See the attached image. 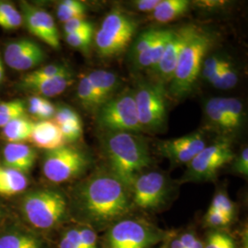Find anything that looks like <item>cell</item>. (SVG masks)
<instances>
[{"instance_id": "1", "label": "cell", "mask_w": 248, "mask_h": 248, "mask_svg": "<svg viewBox=\"0 0 248 248\" xmlns=\"http://www.w3.org/2000/svg\"><path fill=\"white\" fill-rule=\"evenodd\" d=\"M131 188L106 167L96 169L72 192L69 213L81 225L98 232L133 212Z\"/></svg>"}, {"instance_id": "2", "label": "cell", "mask_w": 248, "mask_h": 248, "mask_svg": "<svg viewBox=\"0 0 248 248\" xmlns=\"http://www.w3.org/2000/svg\"><path fill=\"white\" fill-rule=\"evenodd\" d=\"M102 152L105 167L131 188L133 181L152 164L145 140L133 133H104Z\"/></svg>"}, {"instance_id": "3", "label": "cell", "mask_w": 248, "mask_h": 248, "mask_svg": "<svg viewBox=\"0 0 248 248\" xmlns=\"http://www.w3.org/2000/svg\"><path fill=\"white\" fill-rule=\"evenodd\" d=\"M213 35L198 28L179 55L167 94L175 99L185 98L195 88L204 59L213 47Z\"/></svg>"}, {"instance_id": "4", "label": "cell", "mask_w": 248, "mask_h": 248, "mask_svg": "<svg viewBox=\"0 0 248 248\" xmlns=\"http://www.w3.org/2000/svg\"><path fill=\"white\" fill-rule=\"evenodd\" d=\"M104 232L101 248H153L169 241L175 233L144 218L130 215L114 222Z\"/></svg>"}, {"instance_id": "5", "label": "cell", "mask_w": 248, "mask_h": 248, "mask_svg": "<svg viewBox=\"0 0 248 248\" xmlns=\"http://www.w3.org/2000/svg\"><path fill=\"white\" fill-rule=\"evenodd\" d=\"M21 212L27 222L35 229L52 230L69 216V202L57 189H36L23 198Z\"/></svg>"}, {"instance_id": "6", "label": "cell", "mask_w": 248, "mask_h": 248, "mask_svg": "<svg viewBox=\"0 0 248 248\" xmlns=\"http://www.w3.org/2000/svg\"><path fill=\"white\" fill-rule=\"evenodd\" d=\"M138 28L137 20L123 9H112L103 18L94 42L99 56L113 58L130 46Z\"/></svg>"}, {"instance_id": "7", "label": "cell", "mask_w": 248, "mask_h": 248, "mask_svg": "<svg viewBox=\"0 0 248 248\" xmlns=\"http://www.w3.org/2000/svg\"><path fill=\"white\" fill-rule=\"evenodd\" d=\"M138 120L142 131L158 133L168 118L166 86L156 81H142L133 90Z\"/></svg>"}, {"instance_id": "8", "label": "cell", "mask_w": 248, "mask_h": 248, "mask_svg": "<svg viewBox=\"0 0 248 248\" xmlns=\"http://www.w3.org/2000/svg\"><path fill=\"white\" fill-rule=\"evenodd\" d=\"M97 124L104 133L142 132L138 120L133 89L116 94L98 108Z\"/></svg>"}, {"instance_id": "9", "label": "cell", "mask_w": 248, "mask_h": 248, "mask_svg": "<svg viewBox=\"0 0 248 248\" xmlns=\"http://www.w3.org/2000/svg\"><path fill=\"white\" fill-rule=\"evenodd\" d=\"M91 158L78 147L63 145L47 151L43 163V173L52 183L60 184L84 175L91 167Z\"/></svg>"}, {"instance_id": "10", "label": "cell", "mask_w": 248, "mask_h": 248, "mask_svg": "<svg viewBox=\"0 0 248 248\" xmlns=\"http://www.w3.org/2000/svg\"><path fill=\"white\" fill-rule=\"evenodd\" d=\"M171 182L164 173L146 170L133 181L131 186L133 209L146 213L163 210L171 200Z\"/></svg>"}, {"instance_id": "11", "label": "cell", "mask_w": 248, "mask_h": 248, "mask_svg": "<svg viewBox=\"0 0 248 248\" xmlns=\"http://www.w3.org/2000/svg\"><path fill=\"white\" fill-rule=\"evenodd\" d=\"M235 155L230 140L222 138L213 144L206 145L186 165V170L180 181L208 182L214 180L220 170L234 159Z\"/></svg>"}, {"instance_id": "12", "label": "cell", "mask_w": 248, "mask_h": 248, "mask_svg": "<svg viewBox=\"0 0 248 248\" xmlns=\"http://www.w3.org/2000/svg\"><path fill=\"white\" fill-rule=\"evenodd\" d=\"M198 28L193 24H187L178 29H173V32L159 62L150 70L154 76V81L164 86L169 85L173 78L180 53Z\"/></svg>"}, {"instance_id": "13", "label": "cell", "mask_w": 248, "mask_h": 248, "mask_svg": "<svg viewBox=\"0 0 248 248\" xmlns=\"http://www.w3.org/2000/svg\"><path fill=\"white\" fill-rule=\"evenodd\" d=\"M205 146L203 133L195 132L176 139L160 141L157 149L173 166H178L187 165Z\"/></svg>"}, {"instance_id": "14", "label": "cell", "mask_w": 248, "mask_h": 248, "mask_svg": "<svg viewBox=\"0 0 248 248\" xmlns=\"http://www.w3.org/2000/svg\"><path fill=\"white\" fill-rule=\"evenodd\" d=\"M4 164L7 169L27 173L32 169L35 162V151L25 143H8L4 151Z\"/></svg>"}, {"instance_id": "15", "label": "cell", "mask_w": 248, "mask_h": 248, "mask_svg": "<svg viewBox=\"0 0 248 248\" xmlns=\"http://www.w3.org/2000/svg\"><path fill=\"white\" fill-rule=\"evenodd\" d=\"M31 140L37 147L46 151L62 147L65 142L59 126L50 120L34 124Z\"/></svg>"}, {"instance_id": "16", "label": "cell", "mask_w": 248, "mask_h": 248, "mask_svg": "<svg viewBox=\"0 0 248 248\" xmlns=\"http://www.w3.org/2000/svg\"><path fill=\"white\" fill-rule=\"evenodd\" d=\"M88 78L98 98L99 107L117 94L120 79L113 72L98 69L89 73Z\"/></svg>"}, {"instance_id": "17", "label": "cell", "mask_w": 248, "mask_h": 248, "mask_svg": "<svg viewBox=\"0 0 248 248\" xmlns=\"http://www.w3.org/2000/svg\"><path fill=\"white\" fill-rule=\"evenodd\" d=\"M203 109L208 125L216 132L222 134L223 136L222 138L230 140L232 136L235 135L228 118L219 104L218 97L208 98L204 103Z\"/></svg>"}, {"instance_id": "18", "label": "cell", "mask_w": 248, "mask_h": 248, "mask_svg": "<svg viewBox=\"0 0 248 248\" xmlns=\"http://www.w3.org/2000/svg\"><path fill=\"white\" fill-rule=\"evenodd\" d=\"M172 32L173 29H163L159 37L154 44L133 59L134 65L139 69H153L159 62Z\"/></svg>"}, {"instance_id": "19", "label": "cell", "mask_w": 248, "mask_h": 248, "mask_svg": "<svg viewBox=\"0 0 248 248\" xmlns=\"http://www.w3.org/2000/svg\"><path fill=\"white\" fill-rule=\"evenodd\" d=\"M73 84V77L70 71L65 72L49 79L22 84L24 88L34 91L45 97H55L70 87Z\"/></svg>"}, {"instance_id": "20", "label": "cell", "mask_w": 248, "mask_h": 248, "mask_svg": "<svg viewBox=\"0 0 248 248\" xmlns=\"http://www.w3.org/2000/svg\"><path fill=\"white\" fill-rule=\"evenodd\" d=\"M189 7L188 0H160L158 6L152 12V17L156 22L169 23L185 15Z\"/></svg>"}, {"instance_id": "21", "label": "cell", "mask_w": 248, "mask_h": 248, "mask_svg": "<svg viewBox=\"0 0 248 248\" xmlns=\"http://www.w3.org/2000/svg\"><path fill=\"white\" fill-rule=\"evenodd\" d=\"M219 104L228 118L234 134H238L247 123L245 106L239 98L232 97H218Z\"/></svg>"}, {"instance_id": "22", "label": "cell", "mask_w": 248, "mask_h": 248, "mask_svg": "<svg viewBox=\"0 0 248 248\" xmlns=\"http://www.w3.org/2000/svg\"><path fill=\"white\" fill-rule=\"evenodd\" d=\"M0 248H44V245L32 233L12 230L0 235Z\"/></svg>"}, {"instance_id": "23", "label": "cell", "mask_w": 248, "mask_h": 248, "mask_svg": "<svg viewBox=\"0 0 248 248\" xmlns=\"http://www.w3.org/2000/svg\"><path fill=\"white\" fill-rule=\"evenodd\" d=\"M36 17L40 30V39L53 49L60 47L59 32L53 17L45 9L35 8Z\"/></svg>"}, {"instance_id": "24", "label": "cell", "mask_w": 248, "mask_h": 248, "mask_svg": "<svg viewBox=\"0 0 248 248\" xmlns=\"http://www.w3.org/2000/svg\"><path fill=\"white\" fill-rule=\"evenodd\" d=\"M28 186V179L23 173L14 169L0 168V194L12 196L22 192Z\"/></svg>"}, {"instance_id": "25", "label": "cell", "mask_w": 248, "mask_h": 248, "mask_svg": "<svg viewBox=\"0 0 248 248\" xmlns=\"http://www.w3.org/2000/svg\"><path fill=\"white\" fill-rule=\"evenodd\" d=\"M34 124L25 117L18 118L9 124L3 129V135L9 143H19L31 139Z\"/></svg>"}, {"instance_id": "26", "label": "cell", "mask_w": 248, "mask_h": 248, "mask_svg": "<svg viewBox=\"0 0 248 248\" xmlns=\"http://www.w3.org/2000/svg\"><path fill=\"white\" fill-rule=\"evenodd\" d=\"M239 81V74L234 64L229 59H223L220 70L215 79L211 84L215 89L227 90L233 89Z\"/></svg>"}, {"instance_id": "27", "label": "cell", "mask_w": 248, "mask_h": 248, "mask_svg": "<svg viewBox=\"0 0 248 248\" xmlns=\"http://www.w3.org/2000/svg\"><path fill=\"white\" fill-rule=\"evenodd\" d=\"M45 53L40 45L34 43L10 67L17 71H24L34 68L44 61Z\"/></svg>"}, {"instance_id": "28", "label": "cell", "mask_w": 248, "mask_h": 248, "mask_svg": "<svg viewBox=\"0 0 248 248\" xmlns=\"http://www.w3.org/2000/svg\"><path fill=\"white\" fill-rule=\"evenodd\" d=\"M86 12V5L78 0H63L57 7V17L63 23L74 18H85Z\"/></svg>"}, {"instance_id": "29", "label": "cell", "mask_w": 248, "mask_h": 248, "mask_svg": "<svg viewBox=\"0 0 248 248\" xmlns=\"http://www.w3.org/2000/svg\"><path fill=\"white\" fill-rule=\"evenodd\" d=\"M209 210L222 213L233 222L237 217L236 204L231 200L229 196L223 190L216 192V194L213 196Z\"/></svg>"}, {"instance_id": "30", "label": "cell", "mask_w": 248, "mask_h": 248, "mask_svg": "<svg viewBox=\"0 0 248 248\" xmlns=\"http://www.w3.org/2000/svg\"><path fill=\"white\" fill-rule=\"evenodd\" d=\"M26 107L21 100H11L0 103V128H4L10 122L25 115Z\"/></svg>"}, {"instance_id": "31", "label": "cell", "mask_w": 248, "mask_h": 248, "mask_svg": "<svg viewBox=\"0 0 248 248\" xmlns=\"http://www.w3.org/2000/svg\"><path fill=\"white\" fill-rule=\"evenodd\" d=\"M78 98L83 107L89 110L96 112L99 108L98 98L96 97L88 76H84L80 78L78 86Z\"/></svg>"}, {"instance_id": "32", "label": "cell", "mask_w": 248, "mask_h": 248, "mask_svg": "<svg viewBox=\"0 0 248 248\" xmlns=\"http://www.w3.org/2000/svg\"><path fill=\"white\" fill-rule=\"evenodd\" d=\"M163 29H150L142 31L133 42L130 47V57L134 59L140 53L146 51L159 37Z\"/></svg>"}, {"instance_id": "33", "label": "cell", "mask_w": 248, "mask_h": 248, "mask_svg": "<svg viewBox=\"0 0 248 248\" xmlns=\"http://www.w3.org/2000/svg\"><path fill=\"white\" fill-rule=\"evenodd\" d=\"M67 71L69 69L64 64H49L26 75L22 80V84L49 79Z\"/></svg>"}, {"instance_id": "34", "label": "cell", "mask_w": 248, "mask_h": 248, "mask_svg": "<svg viewBox=\"0 0 248 248\" xmlns=\"http://www.w3.org/2000/svg\"><path fill=\"white\" fill-rule=\"evenodd\" d=\"M34 44V42L29 39H20L10 43L7 45L5 52H4V61L9 65L14 62H16L18 58L26 52L27 50Z\"/></svg>"}, {"instance_id": "35", "label": "cell", "mask_w": 248, "mask_h": 248, "mask_svg": "<svg viewBox=\"0 0 248 248\" xmlns=\"http://www.w3.org/2000/svg\"><path fill=\"white\" fill-rule=\"evenodd\" d=\"M202 222L205 227L214 231H226L233 223V221L222 213L209 209L204 214Z\"/></svg>"}, {"instance_id": "36", "label": "cell", "mask_w": 248, "mask_h": 248, "mask_svg": "<svg viewBox=\"0 0 248 248\" xmlns=\"http://www.w3.org/2000/svg\"><path fill=\"white\" fill-rule=\"evenodd\" d=\"M93 35L94 29H89L70 34H65V41L73 48L79 49L84 52L89 49L93 41Z\"/></svg>"}, {"instance_id": "37", "label": "cell", "mask_w": 248, "mask_h": 248, "mask_svg": "<svg viewBox=\"0 0 248 248\" xmlns=\"http://www.w3.org/2000/svg\"><path fill=\"white\" fill-rule=\"evenodd\" d=\"M223 59L224 57L220 54H212L210 56H206L201 72L204 80L210 84L213 83L220 70Z\"/></svg>"}, {"instance_id": "38", "label": "cell", "mask_w": 248, "mask_h": 248, "mask_svg": "<svg viewBox=\"0 0 248 248\" xmlns=\"http://www.w3.org/2000/svg\"><path fill=\"white\" fill-rule=\"evenodd\" d=\"M59 129L61 131L64 142L77 141L79 139L83 133V127H82L81 121L62 124L59 126Z\"/></svg>"}, {"instance_id": "39", "label": "cell", "mask_w": 248, "mask_h": 248, "mask_svg": "<svg viewBox=\"0 0 248 248\" xmlns=\"http://www.w3.org/2000/svg\"><path fill=\"white\" fill-rule=\"evenodd\" d=\"M58 248H81L78 226L70 227L62 232Z\"/></svg>"}, {"instance_id": "40", "label": "cell", "mask_w": 248, "mask_h": 248, "mask_svg": "<svg viewBox=\"0 0 248 248\" xmlns=\"http://www.w3.org/2000/svg\"><path fill=\"white\" fill-rule=\"evenodd\" d=\"M79 121L81 120L78 114L69 107H60L55 110L54 123L58 126L68 124V123H73V122H79Z\"/></svg>"}, {"instance_id": "41", "label": "cell", "mask_w": 248, "mask_h": 248, "mask_svg": "<svg viewBox=\"0 0 248 248\" xmlns=\"http://www.w3.org/2000/svg\"><path fill=\"white\" fill-rule=\"evenodd\" d=\"M232 171L235 174H238L243 177H248V149L247 146L242 149L237 157H234L232 164Z\"/></svg>"}, {"instance_id": "42", "label": "cell", "mask_w": 248, "mask_h": 248, "mask_svg": "<svg viewBox=\"0 0 248 248\" xmlns=\"http://www.w3.org/2000/svg\"><path fill=\"white\" fill-rule=\"evenodd\" d=\"M89 29H94V26L86 18H74L63 23V31L65 34H70Z\"/></svg>"}, {"instance_id": "43", "label": "cell", "mask_w": 248, "mask_h": 248, "mask_svg": "<svg viewBox=\"0 0 248 248\" xmlns=\"http://www.w3.org/2000/svg\"><path fill=\"white\" fill-rule=\"evenodd\" d=\"M177 235L185 248H203V241L199 238L194 231H185Z\"/></svg>"}, {"instance_id": "44", "label": "cell", "mask_w": 248, "mask_h": 248, "mask_svg": "<svg viewBox=\"0 0 248 248\" xmlns=\"http://www.w3.org/2000/svg\"><path fill=\"white\" fill-rule=\"evenodd\" d=\"M159 3L160 0H136L133 1V6L134 9L140 12L152 13Z\"/></svg>"}, {"instance_id": "45", "label": "cell", "mask_w": 248, "mask_h": 248, "mask_svg": "<svg viewBox=\"0 0 248 248\" xmlns=\"http://www.w3.org/2000/svg\"><path fill=\"white\" fill-rule=\"evenodd\" d=\"M55 110L56 109H55V108H54L53 104L48 99L44 98L42 107L40 108V111L38 113L37 118L41 119L42 121H48L49 119L54 117Z\"/></svg>"}, {"instance_id": "46", "label": "cell", "mask_w": 248, "mask_h": 248, "mask_svg": "<svg viewBox=\"0 0 248 248\" xmlns=\"http://www.w3.org/2000/svg\"><path fill=\"white\" fill-rule=\"evenodd\" d=\"M238 243L227 231H222L220 248H237Z\"/></svg>"}, {"instance_id": "47", "label": "cell", "mask_w": 248, "mask_h": 248, "mask_svg": "<svg viewBox=\"0 0 248 248\" xmlns=\"http://www.w3.org/2000/svg\"><path fill=\"white\" fill-rule=\"evenodd\" d=\"M44 98L40 97V96H34L30 98L29 101V111L31 114L33 116H38V113L40 111V108L42 107Z\"/></svg>"}, {"instance_id": "48", "label": "cell", "mask_w": 248, "mask_h": 248, "mask_svg": "<svg viewBox=\"0 0 248 248\" xmlns=\"http://www.w3.org/2000/svg\"><path fill=\"white\" fill-rule=\"evenodd\" d=\"M167 245L168 248H185L179 239L177 232H175L173 236L169 241H167Z\"/></svg>"}, {"instance_id": "49", "label": "cell", "mask_w": 248, "mask_h": 248, "mask_svg": "<svg viewBox=\"0 0 248 248\" xmlns=\"http://www.w3.org/2000/svg\"><path fill=\"white\" fill-rule=\"evenodd\" d=\"M241 242L237 246V248H248V226L246 225V228H244L241 232Z\"/></svg>"}, {"instance_id": "50", "label": "cell", "mask_w": 248, "mask_h": 248, "mask_svg": "<svg viewBox=\"0 0 248 248\" xmlns=\"http://www.w3.org/2000/svg\"><path fill=\"white\" fill-rule=\"evenodd\" d=\"M3 78H4V66H3V62L0 57V82L2 81Z\"/></svg>"}, {"instance_id": "51", "label": "cell", "mask_w": 248, "mask_h": 248, "mask_svg": "<svg viewBox=\"0 0 248 248\" xmlns=\"http://www.w3.org/2000/svg\"><path fill=\"white\" fill-rule=\"evenodd\" d=\"M159 248H168V245H167V242H165L164 243V245L163 246H161Z\"/></svg>"}, {"instance_id": "52", "label": "cell", "mask_w": 248, "mask_h": 248, "mask_svg": "<svg viewBox=\"0 0 248 248\" xmlns=\"http://www.w3.org/2000/svg\"><path fill=\"white\" fill-rule=\"evenodd\" d=\"M1 219H2V209L0 207V221H1Z\"/></svg>"}]
</instances>
